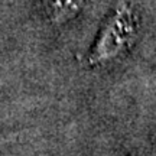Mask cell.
<instances>
[{"label": "cell", "instance_id": "obj_1", "mask_svg": "<svg viewBox=\"0 0 156 156\" xmlns=\"http://www.w3.org/2000/svg\"><path fill=\"white\" fill-rule=\"evenodd\" d=\"M137 26L139 22L133 7L127 2L120 0L90 51L87 56L88 64L100 65L119 56L133 44Z\"/></svg>", "mask_w": 156, "mask_h": 156}, {"label": "cell", "instance_id": "obj_2", "mask_svg": "<svg viewBox=\"0 0 156 156\" xmlns=\"http://www.w3.org/2000/svg\"><path fill=\"white\" fill-rule=\"evenodd\" d=\"M87 0H45L48 15L56 23L68 22L83 10Z\"/></svg>", "mask_w": 156, "mask_h": 156}]
</instances>
